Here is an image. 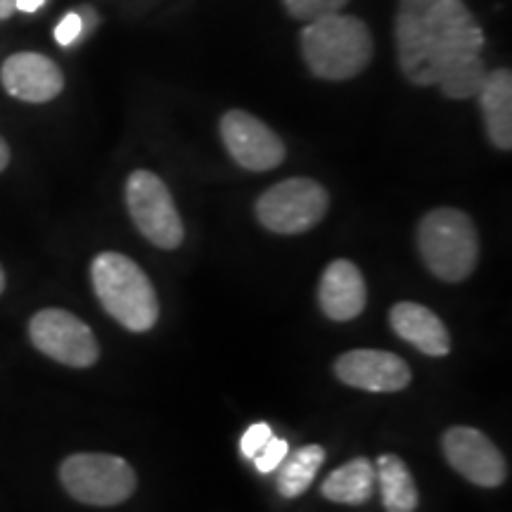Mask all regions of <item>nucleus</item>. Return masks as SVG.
Here are the masks:
<instances>
[{"label":"nucleus","instance_id":"obj_17","mask_svg":"<svg viewBox=\"0 0 512 512\" xmlns=\"http://www.w3.org/2000/svg\"><path fill=\"white\" fill-rule=\"evenodd\" d=\"M375 482L380 484L382 505L387 512H415L420 503L418 486L399 456L384 453L375 463Z\"/></svg>","mask_w":512,"mask_h":512},{"label":"nucleus","instance_id":"obj_5","mask_svg":"<svg viewBox=\"0 0 512 512\" xmlns=\"http://www.w3.org/2000/svg\"><path fill=\"white\" fill-rule=\"evenodd\" d=\"M60 482L74 501L110 508L136 491V472L124 458L110 453H74L60 465Z\"/></svg>","mask_w":512,"mask_h":512},{"label":"nucleus","instance_id":"obj_21","mask_svg":"<svg viewBox=\"0 0 512 512\" xmlns=\"http://www.w3.org/2000/svg\"><path fill=\"white\" fill-rule=\"evenodd\" d=\"M271 437H273V432H271V427L266 425V422H254V425L249 427V430L242 434V439H240L242 456L252 460L256 453L261 451V446H264Z\"/></svg>","mask_w":512,"mask_h":512},{"label":"nucleus","instance_id":"obj_6","mask_svg":"<svg viewBox=\"0 0 512 512\" xmlns=\"http://www.w3.org/2000/svg\"><path fill=\"white\" fill-rule=\"evenodd\" d=\"M330 195L313 178H285L256 200V219L278 235H299L328 214Z\"/></svg>","mask_w":512,"mask_h":512},{"label":"nucleus","instance_id":"obj_26","mask_svg":"<svg viewBox=\"0 0 512 512\" xmlns=\"http://www.w3.org/2000/svg\"><path fill=\"white\" fill-rule=\"evenodd\" d=\"M3 290H5V271L3 266H0V294H3Z\"/></svg>","mask_w":512,"mask_h":512},{"label":"nucleus","instance_id":"obj_2","mask_svg":"<svg viewBox=\"0 0 512 512\" xmlns=\"http://www.w3.org/2000/svg\"><path fill=\"white\" fill-rule=\"evenodd\" d=\"M299 46L309 72L323 81H349L373 62L375 41L368 24L354 15H325L306 22Z\"/></svg>","mask_w":512,"mask_h":512},{"label":"nucleus","instance_id":"obj_12","mask_svg":"<svg viewBox=\"0 0 512 512\" xmlns=\"http://www.w3.org/2000/svg\"><path fill=\"white\" fill-rule=\"evenodd\" d=\"M335 373L354 389L377 394L401 392L411 384V368L401 356L380 349H354L337 358Z\"/></svg>","mask_w":512,"mask_h":512},{"label":"nucleus","instance_id":"obj_3","mask_svg":"<svg viewBox=\"0 0 512 512\" xmlns=\"http://www.w3.org/2000/svg\"><path fill=\"white\" fill-rule=\"evenodd\" d=\"M91 280L102 309L119 325L131 332L155 328L157 292L136 261L119 252H100L91 264Z\"/></svg>","mask_w":512,"mask_h":512},{"label":"nucleus","instance_id":"obj_19","mask_svg":"<svg viewBox=\"0 0 512 512\" xmlns=\"http://www.w3.org/2000/svg\"><path fill=\"white\" fill-rule=\"evenodd\" d=\"M351 0H283L287 15L297 22H313V19H320L325 15H335V12H342Z\"/></svg>","mask_w":512,"mask_h":512},{"label":"nucleus","instance_id":"obj_23","mask_svg":"<svg viewBox=\"0 0 512 512\" xmlns=\"http://www.w3.org/2000/svg\"><path fill=\"white\" fill-rule=\"evenodd\" d=\"M46 5V0H17V12H24V15H34Z\"/></svg>","mask_w":512,"mask_h":512},{"label":"nucleus","instance_id":"obj_20","mask_svg":"<svg viewBox=\"0 0 512 512\" xmlns=\"http://www.w3.org/2000/svg\"><path fill=\"white\" fill-rule=\"evenodd\" d=\"M287 453H290L287 441L280 437H271L264 446H261V451L252 458V463L256 470L261 472V475H268V472L278 470L280 463L287 458Z\"/></svg>","mask_w":512,"mask_h":512},{"label":"nucleus","instance_id":"obj_24","mask_svg":"<svg viewBox=\"0 0 512 512\" xmlns=\"http://www.w3.org/2000/svg\"><path fill=\"white\" fill-rule=\"evenodd\" d=\"M17 12V0H0V22L10 19Z\"/></svg>","mask_w":512,"mask_h":512},{"label":"nucleus","instance_id":"obj_1","mask_svg":"<svg viewBox=\"0 0 512 512\" xmlns=\"http://www.w3.org/2000/svg\"><path fill=\"white\" fill-rule=\"evenodd\" d=\"M394 43L401 74L413 86H437L448 100L477 95L486 36L465 0H399Z\"/></svg>","mask_w":512,"mask_h":512},{"label":"nucleus","instance_id":"obj_10","mask_svg":"<svg viewBox=\"0 0 512 512\" xmlns=\"http://www.w3.org/2000/svg\"><path fill=\"white\" fill-rule=\"evenodd\" d=\"M441 448L448 465L463 475L467 482L484 486V489H496L508 479V463L498 446L475 427L456 425L444 432Z\"/></svg>","mask_w":512,"mask_h":512},{"label":"nucleus","instance_id":"obj_14","mask_svg":"<svg viewBox=\"0 0 512 512\" xmlns=\"http://www.w3.org/2000/svg\"><path fill=\"white\" fill-rule=\"evenodd\" d=\"M389 323L403 342L413 344L422 354L448 356V351H451V335H448L444 320L427 306L399 302L389 313Z\"/></svg>","mask_w":512,"mask_h":512},{"label":"nucleus","instance_id":"obj_22","mask_svg":"<svg viewBox=\"0 0 512 512\" xmlns=\"http://www.w3.org/2000/svg\"><path fill=\"white\" fill-rule=\"evenodd\" d=\"M81 31H83V19L79 12H69V15H64L55 27L57 46H62V48L72 46L76 38L81 36Z\"/></svg>","mask_w":512,"mask_h":512},{"label":"nucleus","instance_id":"obj_4","mask_svg":"<svg viewBox=\"0 0 512 512\" xmlns=\"http://www.w3.org/2000/svg\"><path fill=\"white\" fill-rule=\"evenodd\" d=\"M418 247L425 266L444 283H463L479 261V235L465 211L439 207L418 226Z\"/></svg>","mask_w":512,"mask_h":512},{"label":"nucleus","instance_id":"obj_8","mask_svg":"<svg viewBox=\"0 0 512 512\" xmlns=\"http://www.w3.org/2000/svg\"><path fill=\"white\" fill-rule=\"evenodd\" d=\"M31 344L53 361L69 368H91L100 358L93 330L74 313L41 309L29 320Z\"/></svg>","mask_w":512,"mask_h":512},{"label":"nucleus","instance_id":"obj_11","mask_svg":"<svg viewBox=\"0 0 512 512\" xmlns=\"http://www.w3.org/2000/svg\"><path fill=\"white\" fill-rule=\"evenodd\" d=\"M0 86L19 102L43 105L64 91V74L53 57L22 50L8 55L0 64Z\"/></svg>","mask_w":512,"mask_h":512},{"label":"nucleus","instance_id":"obj_15","mask_svg":"<svg viewBox=\"0 0 512 512\" xmlns=\"http://www.w3.org/2000/svg\"><path fill=\"white\" fill-rule=\"evenodd\" d=\"M475 98L482 110L486 136L498 150H512V72L494 69L486 72Z\"/></svg>","mask_w":512,"mask_h":512},{"label":"nucleus","instance_id":"obj_25","mask_svg":"<svg viewBox=\"0 0 512 512\" xmlns=\"http://www.w3.org/2000/svg\"><path fill=\"white\" fill-rule=\"evenodd\" d=\"M8 164H10V145L5 143L3 136H0V174L8 169Z\"/></svg>","mask_w":512,"mask_h":512},{"label":"nucleus","instance_id":"obj_9","mask_svg":"<svg viewBox=\"0 0 512 512\" xmlns=\"http://www.w3.org/2000/svg\"><path fill=\"white\" fill-rule=\"evenodd\" d=\"M221 140L228 155L247 171H271L285 162V143L271 126L245 110H230L221 117Z\"/></svg>","mask_w":512,"mask_h":512},{"label":"nucleus","instance_id":"obj_13","mask_svg":"<svg viewBox=\"0 0 512 512\" xmlns=\"http://www.w3.org/2000/svg\"><path fill=\"white\" fill-rule=\"evenodd\" d=\"M318 302L325 316L337 323H347L361 316L368 302V290L358 266L349 259L332 261L320 278Z\"/></svg>","mask_w":512,"mask_h":512},{"label":"nucleus","instance_id":"obj_16","mask_svg":"<svg viewBox=\"0 0 512 512\" xmlns=\"http://www.w3.org/2000/svg\"><path fill=\"white\" fill-rule=\"evenodd\" d=\"M375 491V465L368 458H354L332 470L320 484V494L332 503L361 505Z\"/></svg>","mask_w":512,"mask_h":512},{"label":"nucleus","instance_id":"obj_18","mask_svg":"<svg viewBox=\"0 0 512 512\" xmlns=\"http://www.w3.org/2000/svg\"><path fill=\"white\" fill-rule=\"evenodd\" d=\"M325 463V448L318 444H306L287 458L278 467V494L283 498H297L316 479L320 465Z\"/></svg>","mask_w":512,"mask_h":512},{"label":"nucleus","instance_id":"obj_7","mask_svg":"<svg viewBox=\"0 0 512 512\" xmlns=\"http://www.w3.org/2000/svg\"><path fill=\"white\" fill-rule=\"evenodd\" d=\"M126 207L147 242L159 249L181 247L185 238L181 214H178L169 185L157 174L138 169L128 176Z\"/></svg>","mask_w":512,"mask_h":512}]
</instances>
